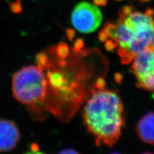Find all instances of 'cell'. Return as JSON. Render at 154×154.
<instances>
[{"label": "cell", "mask_w": 154, "mask_h": 154, "mask_svg": "<svg viewBox=\"0 0 154 154\" xmlns=\"http://www.w3.org/2000/svg\"><path fill=\"white\" fill-rule=\"evenodd\" d=\"M69 47L60 42L36 57L35 64L14 73L12 94L33 117L42 120L48 114L69 120L92 91L105 84L88 82V67L70 59Z\"/></svg>", "instance_id": "obj_1"}, {"label": "cell", "mask_w": 154, "mask_h": 154, "mask_svg": "<svg viewBox=\"0 0 154 154\" xmlns=\"http://www.w3.org/2000/svg\"><path fill=\"white\" fill-rule=\"evenodd\" d=\"M83 119L98 146H112L123 125V106L119 95L104 86L94 89L84 106Z\"/></svg>", "instance_id": "obj_2"}, {"label": "cell", "mask_w": 154, "mask_h": 154, "mask_svg": "<svg viewBox=\"0 0 154 154\" xmlns=\"http://www.w3.org/2000/svg\"><path fill=\"white\" fill-rule=\"evenodd\" d=\"M116 26L113 41L122 63H131L137 55L154 46V16L133 12L119 17Z\"/></svg>", "instance_id": "obj_3"}, {"label": "cell", "mask_w": 154, "mask_h": 154, "mask_svg": "<svg viewBox=\"0 0 154 154\" xmlns=\"http://www.w3.org/2000/svg\"><path fill=\"white\" fill-rule=\"evenodd\" d=\"M72 25L77 31L90 33L97 30L103 21L102 12L94 4L82 2L73 8L71 16Z\"/></svg>", "instance_id": "obj_4"}, {"label": "cell", "mask_w": 154, "mask_h": 154, "mask_svg": "<svg viewBox=\"0 0 154 154\" xmlns=\"http://www.w3.org/2000/svg\"><path fill=\"white\" fill-rule=\"evenodd\" d=\"M131 63V71L137 85L154 92V46L137 55Z\"/></svg>", "instance_id": "obj_5"}, {"label": "cell", "mask_w": 154, "mask_h": 154, "mask_svg": "<svg viewBox=\"0 0 154 154\" xmlns=\"http://www.w3.org/2000/svg\"><path fill=\"white\" fill-rule=\"evenodd\" d=\"M19 139L20 133L16 125L8 119H0V152L13 150Z\"/></svg>", "instance_id": "obj_6"}, {"label": "cell", "mask_w": 154, "mask_h": 154, "mask_svg": "<svg viewBox=\"0 0 154 154\" xmlns=\"http://www.w3.org/2000/svg\"><path fill=\"white\" fill-rule=\"evenodd\" d=\"M136 131L142 141L149 144H154V112L145 114L139 119Z\"/></svg>", "instance_id": "obj_7"}, {"label": "cell", "mask_w": 154, "mask_h": 154, "mask_svg": "<svg viewBox=\"0 0 154 154\" xmlns=\"http://www.w3.org/2000/svg\"><path fill=\"white\" fill-rule=\"evenodd\" d=\"M103 30L107 33L108 35V38L114 40L116 36V25L112 23H108L104 26Z\"/></svg>", "instance_id": "obj_8"}, {"label": "cell", "mask_w": 154, "mask_h": 154, "mask_svg": "<svg viewBox=\"0 0 154 154\" xmlns=\"http://www.w3.org/2000/svg\"><path fill=\"white\" fill-rule=\"evenodd\" d=\"M134 12V8L131 5H125L119 11V17H126Z\"/></svg>", "instance_id": "obj_9"}, {"label": "cell", "mask_w": 154, "mask_h": 154, "mask_svg": "<svg viewBox=\"0 0 154 154\" xmlns=\"http://www.w3.org/2000/svg\"><path fill=\"white\" fill-rule=\"evenodd\" d=\"M98 38L99 40L102 42H105L108 39V35H107V33H105V32L103 30H102L99 32Z\"/></svg>", "instance_id": "obj_10"}, {"label": "cell", "mask_w": 154, "mask_h": 154, "mask_svg": "<svg viewBox=\"0 0 154 154\" xmlns=\"http://www.w3.org/2000/svg\"><path fill=\"white\" fill-rule=\"evenodd\" d=\"M58 154H80L78 152H76L73 149H65V150H62Z\"/></svg>", "instance_id": "obj_11"}, {"label": "cell", "mask_w": 154, "mask_h": 154, "mask_svg": "<svg viewBox=\"0 0 154 154\" xmlns=\"http://www.w3.org/2000/svg\"><path fill=\"white\" fill-rule=\"evenodd\" d=\"M96 6H105L107 3V0H93Z\"/></svg>", "instance_id": "obj_12"}, {"label": "cell", "mask_w": 154, "mask_h": 154, "mask_svg": "<svg viewBox=\"0 0 154 154\" xmlns=\"http://www.w3.org/2000/svg\"><path fill=\"white\" fill-rule=\"evenodd\" d=\"M67 35L70 40H72L75 35V32L72 29H67Z\"/></svg>", "instance_id": "obj_13"}, {"label": "cell", "mask_w": 154, "mask_h": 154, "mask_svg": "<svg viewBox=\"0 0 154 154\" xmlns=\"http://www.w3.org/2000/svg\"><path fill=\"white\" fill-rule=\"evenodd\" d=\"M25 154H45L44 152H41L38 150V149H32L30 152H28Z\"/></svg>", "instance_id": "obj_14"}, {"label": "cell", "mask_w": 154, "mask_h": 154, "mask_svg": "<svg viewBox=\"0 0 154 154\" xmlns=\"http://www.w3.org/2000/svg\"><path fill=\"white\" fill-rule=\"evenodd\" d=\"M150 1V0H140V2H143V3H145V2H148Z\"/></svg>", "instance_id": "obj_15"}, {"label": "cell", "mask_w": 154, "mask_h": 154, "mask_svg": "<svg viewBox=\"0 0 154 154\" xmlns=\"http://www.w3.org/2000/svg\"><path fill=\"white\" fill-rule=\"evenodd\" d=\"M142 154H154V153H150V152H146V153H143Z\"/></svg>", "instance_id": "obj_16"}, {"label": "cell", "mask_w": 154, "mask_h": 154, "mask_svg": "<svg viewBox=\"0 0 154 154\" xmlns=\"http://www.w3.org/2000/svg\"><path fill=\"white\" fill-rule=\"evenodd\" d=\"M111 154H120V153H111Z\"/></svg>", "instance_id": "obj_17"}, {"label": "cell", "mask_w": 154, "mask_h": 154, "mask_svg": "<svg viewBox=\"0 0 154 154\" xmlns=\"http://www.w3.org/2000/svg\"><path fill=\"white\" fill-rule=\"evenodd\" d=\"M116 1H118V2H121V1H123V0H116Z\"/></svg>", "instance_id": "obj_18"}]
</instances>
